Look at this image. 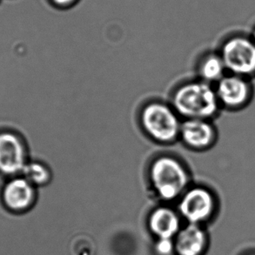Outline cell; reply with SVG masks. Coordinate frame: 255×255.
I'll return each instance as SVG.
<instances>
[{
  "label": "cell",
  "instance_id": "1",
  "mask_svg": "<svg viewBox=\"0 0 255 255\" xmlns=\"http://www.w3.org/2000/svg\"><path fill=\"white\" fill-rule=\"evenodd\" d=\"M172 106L185 120L212 121L221 110L214 86L200 80L184 84L176 90Z\"/></svg>",
  "mask_w": 255,
  "mask_h": 255
},
{
  "label": "cell",
  "instance_id": "2",
  "mask_svg": "<svg viewBox=\"0 0 255 255\" xmlns=\"http://www.w3.org/2000/svg\"><path fill=\"white\" fill-rule=\"evenodd\" d=\"M149 177L161 199L172 200L185 193L190 182L189 173L179 160L171 156H160L152 163Z\"/></svg>",
  "mask_w": 255,
  "mask_h": 255
},
{
  "label": "cell",
  "instance_id": "3",
  "mask_svg": "<svg viewBox=\"0 0 255 255\" xmlns=\"http://www.w3.org/2000/svg\"><path fill=\"white\" fill-rule=\"evenodd\" d=\"M140 122L150 138L163 144L172 143L179 138L182 124L175 110L160 102L147 104L142 109Z\"/></svg>",
  "mask_w": 255,
  "mask_h": 255
},
{
  "label": "cell",
  "instance_id": "4",
  "mask_svg": "<svg viewBox=\"0 0 255 255\" xmlns=\"http://www.w3.org/2000/svg\"><path fill=\"white\" fill-rule=\"evenodd\" d=\"M219 52L228 73L255 79V43L250 35L232 34L225 39Z\"/></svg>",
  "mask_w": 255,
  "mask_h": 255
},
{
  "label": "cell",
  "instance_id": "5",
  "mask_svg": "<svg viewBox=\"0 0 255 255\" xmlns=\"http://www.w3.org/2000/svg\"><path fill=\"white\" fill-rule=\"evenodd\" d=\"M216 95L221 109L238 112L251 104L255 95L252 80L228 73L216 85Z\"/></svg>",
  "mask_w": 255,
  "mask_h": 255
},
{
  "label": "cell",
  "instance_id": "6",
  "mask_svg": "<svg viewBox=\"0 0 255 255\" xmlns=\"http://www.w3.org/2000/svg\"><path fill=\"white\" fill-rule=\"evenodd\" d=\"M217 209V198L204 186H194L183 193L179 210L192 224L209 220Z\"/></svg>",
  "mask_w": 255,
  "mask_h": 255
},
{
  "label": "cell",
  "instance_id": "7",
  "mask_svg": "<svg viewBox=\"0 0 255 255\" xmlns=\"http://www.w3.org/2000/svg\"><path fill=\"white\" fill-rule=\"evenodd\" d=\"M186 146L195 151H206L217 142V129L207 120H185L181 124L180 134Z\"/></svg>",
  "mask_w": 255,
  "mask_h": 255
},
{
  "label": "cell",
  "instance_id": "8",
  "mask_svg": "<svg viewBox=\"0 0 255 255\" xmlns=\"http://www.w3.org/2000/svg\"><path fill=\"white\" fill-rule=\"evenodd\" d=\"M26 163L25 148L20 138L12 132H1L0 172L5 175L20 174Z\"/></svg>",
  "mask_w": 255,
  "mask_h": 255
},
{
  "label": "cell",
  "instance_id": "9",
  "mask_svg": "<svg viewBox=\"0 0 255 255\" xmlns=\"http://www.w3.org/2000/svg\"><path fill=\"white\" fill-rule=\"evenodd\" d=\"M2 200L7 210L23 213L28 210L35 200V186L26 179L16 177L3 187Z\"/></svg>",
  "mask_w": 255,
  "mask_h": 255
},
{
  "label": "cell",
  "instance_id": "10",
  "mask_svg": "<svg viewBox=\"0 0 255 255\" xmlns=\"http://www.w3.org/2000/svg\"><path fill=\"white\" fill-rule=\"evenodd\" d=\"M207 246V235L197 224H191L179 233L176 249L180 255H200Z\"/></svg>",
  "mask_w": 255,
  "mask_h": 255
},
{
  "label": "cell",
  "instance_id": "11",
  "mask_svg": "<svg viewBox=\"0 0 255 255\" xmlns=\"http://www.w3.org/2000/svg\"><path fill=\"white\" fill-rule=\"evenodd\" d=\"M198 73L200 80L214 86L228 73L220 52H209L200 59Z\"/></svg>",
  "mask_w": 255,
  "mask_h": 255
},
{
  "label": "cell",
  "instance_id": "12",
  "mask_svg": "<svg viewBox=\"0 0 255 255\" xmlns=\"http://www.w3.org/2000/svg\"><path fill=\"white\" fill-rule=\"evenodd\" d=\"M150 227L161 239H170L179 228V220L175 213L166 207H160L152 213Z\"/></svg>",
  "mask_w": 255,
  "mask_h": 255
},
{
  "label": "cell",
  "instance_id": "13",
  "mask_svg": "<svg viewBox=\"0 0 255 255\" xmlns=\"http://www.w3.org/2000/svg\"><path fill=\"white\" fill-rule=\"evenodd\" d=\"M20 175L34 186H45L51 180V172L47 166L38 161L26 163Z\"/></svg>",
  "mask_w": 255,
  "mask_h": 255
},
{
  "label": "cell",
  "instance_id": "14",
  "mask_svg": "<svg viewBox=\"0 0 255 255\" xmlns=\"http://www.w3.org/2000/svg\"><path fill=\"white\" fill-rule=\"evenodd\" d=\"M172 249V244L170 239H161L157 245V250L161 255H169Z\"/></svg>",
  "mask_w": 255,
  "mask_h": 255
},
{
  "label": "cell",
  "instance_id": "15",
  "mask_svg": "<svg viewBox=\"0 0 255 255\" xmlns=\"http://www.w3.org/2000/svg\"><path fill=\"white\" fill-rule=\"evenodd\" d=\"M53 5L59 8H66L72 6L78 0H50Z\"/></svg>",
  "mask_w": 255,
  "mask_h": 255
},
{
  "label": "cell",
  "instance_id": "16",
  "mask_svg": "<svg viewBox=\"0 0 255 255\" xmlns=\"http://www.w3.org/2000/svg\"><path fill=\"white\" fill-rule=\"evenodd\" d=\"M249 35H250V37L252 38L253 41L255 43V25L254 26V28H253L252 32Z\"/></svg>",
  "mask_w": 255,
  "mask_h": 255
},
{
  "label": "cell",
  "instance_id": "17",
  "mask_svg": "<svg viewBox=\"0 0 255 255\" xmlns=\"http://www.w3.org/2000/svg\"><path fill=\"white\" fill-rule=\"evenodd\" d=\"M255 255V253H251V254H248V255Z\"/></svg>",
  "mask_w": 255,
  "mask_h": 255
},
{
  "label": "cell",
  "instance_id": "18",
  "mask_svg": "<svg viewBox=\"0 0 255 255\" xmlns=\"http://www.w3.org/2000/svg\"><path fill=\"white\" fill-rule=\"evenodd\" d=\"M0 2H1V0H0Z\"/></svg>",
  "mask_w": 255,
  "mask_h": 255
}]
</instances>
